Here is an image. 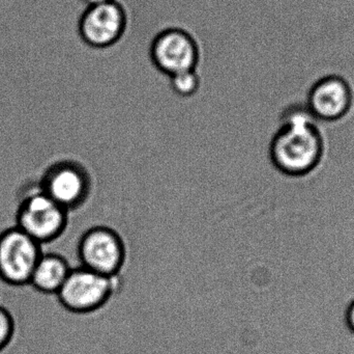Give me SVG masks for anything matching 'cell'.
Wrapping results in <instances>:
<instances>
[{
  "instance_id": "1",
  "label": "cell",
  "mask_w": 354,
  "mask_h": 354,
  "mask_svg": "<svg viewBox=\"0 0 354 354\" xmlns=\"http://www.w3.org/2000/svg\"><path fill=\"white\" fill-rule=\"evenodd\" d=\"M322 154L317 120L305 103L290 102L283 106L268 143L270 164L286 176H304L317 166Z\"/></svg>"
},
{
  "instance_id": "2",
  "label": "cell",
  "mask_w": 354,
  "mask_h": 354,
  "mask_svg": "<svg viewBox=\"0 0 354 354\" xmlns=\"http://www.w3.org/2000/svg\"><path fill=\"white\" fill-rule=\"evenodd\" d=\"M120 285V276H102L79 266L71 269L56 297L60 306L70 313L91 314L107 305Z\"/></svg>"
},
{
  "instance_id": "3",
  "label": "cell",
  "mask_w": 354,
  "mask_h": 354,
  "mask_svg": "<svg viewBox=\"0 0 354 354\" xmlns=\"http://www.w3.org/2000/svg\"><path fill=\"white\" fill-rule=\"evenodd\" d=\"M68 213L37 186L19 202L15 226L41 245H47L66 232Z\"/></svg>"
},
{
  "instance_id": "4",
  "label": "cell",
  "mask_w": 354,
  "mask_h": 354,
  "mask_svg": "<svg viewBox=\"0 0 354 354\" xmlns=\"http://www.w3.org/2000/svg\"><path fill=\"white\" fill-rule=\"evenodd\" d=\"M37 187L71 212L86 203L93 188V181L82 164L75 160L64 159L46 168Z\"/></svg>"
},
{
  "instance_id": "5",
  "label": "cell",
  "mask_w": 354,
  "mask_h": 354,
  "mask_svg": "<svg viewBox=\"0 0 354 354\" xmlns=\"http://www.w3.org/2000/svg\"><path fill=\"white\" fill-rule=\"evenodd\" d=\"M80 266L102 276H120L127 259L124 239L113 229L91 227L83 233L77 245Z\"/></svg>"
},
{
  "instance_id": "6",
  "label": "cell",
  "mask_w": 354,
  "mask_h": 354,
  "mask_svg": "<svg viewBox=\"0 0 354 354\" xmlns=\"http://www.w3.org/2000/svg\"><path fill=\"white\" fill-rule=\"evenodd\" d=\"M43 245L16 226L0 233V280L6 285H29Z\"/></svg>"
},
{
  "instance_id": "7",
  "label": "cell",
  "mask_w": 354,
  "mask_h": 354,
  "mask_svg": "<svg viewBox=\"0 0 354 354\" xmlns=\"http://www.w3.org/2000/svg\"><path fill=\"white\" fill-rule=\"evenodd\" d=\"M128 15L118 0L87 6L79 20V35L89 47L104 49L118 43L126 33Z\"/></svg>"
},
{
  "instance_id": "8",
  "label": "cell",
  "mask_w": 354,
  "mask_h": 354,
  "mask_svg": "<svg viewBox=\"0 0 354 354\" xmlns=\"http://www.w3.org/2000/svg\"><path fill=\"white\" fill-rule=\"evenodd\" d=\"M151 58L158 70L167 76L195 70L200 58L197 41L191 33L171 27L158 33L151 45Z\"/></svg>"
},
{
  "instance_id": "9",
  "label": "cell",
  "mask_w": 354,
  "mask_h": 354,
  "mask_svg": "<svg viewBox=\"0 0 354 354\" xmlns=\"http://www.w3.org/2000/svg\"><path fill=\"white\" fill-rule=\"evenodd\" d=\"M301 102L316 120L333 122L343 118L351 109L353 93L342 77L328 75L308 89Z\"/></svg>"
},
{
  "instance_id": "10",
  "label": "cell",
  "mask_w": 354,
  "mask_h": 354,
  "mask_svg": "<svg viewBox=\"0 0 354 354\" xmlns=\"http://www.w3.org/2000/svg\"><path fill=\"white\" fill-rule=\"evenodd\" d=\"M70 263L59 254L43 253L31 276L30 285L37 292L56 295L70 274Z\"/></svg>"
},
{
  "instance_id": "11",
  "label": "cell",
  "mask_w": 354,
  "mask_h": 354,
  "mask_svg": "<svg viewBox=\"0 0 354 354\" xmlns=\"http://www.w3.org/2000/svg\"><path fill=\"white\" fill-rule=\"evenodd\" d=\"M170 87L179 97L187 98L195 95L200 89V76L197 70L185 71L172 75Z\"/></svg>"
},
{
  "instance_id": "12",
  "label": "cell",
  "mask_w": 354,
  "mask_h": 354,
  "mask_svg": "<svg viewBox=\"0 0 354 354\" xmlns=\"http://www.w3.org/2000/svg\"><path fill=\"white\" fill-rule=\"evenodd\" d=\"M16 322L14 316L6 308L0 306V353L8 348L14 339Z\"/></svg>"
},
{
  "instance_id": "13",
  "label": "cell",
  "mask_w": 354,
  "mask_h": 354,
  "mask_svg": "<svg viewBox=\"0 0 354 354\" xmlns=\"http://www.w3.org/2000/svg\"><path fill=\"white\" fill-rule=\"evenodd\" d=\"M347 324L349 328L354 333V301L349 306L348 311H347Z\"/></svg>"
},
{
  "instance_id": "14",
  "label": "cell",
  "mask_w": 354,
  "mask_h": 354,
  "mask_svg": "<svg viewBox=\"0 0 354 354\" xmlns=\"http://www.w3.org/2000/svg\"><path fill=\"white\" fill-rule=\"evenodd\" d=\"M87 6H99V4L106 3V2L112 1V0H83Z\"/></svg>"
}]
</instances>
